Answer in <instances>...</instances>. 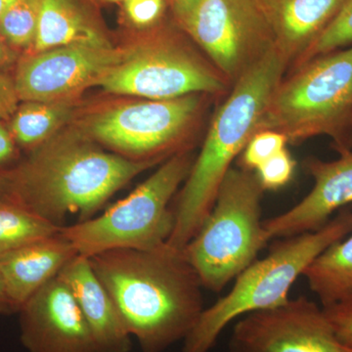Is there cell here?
Listing matches in <instances>:
<instances>
[{"mask_svg":"<svg viewBox=\"0 0 352 352\" xmlns=\"http://www.w3.org/2000/svg\"><path fill=\"white\" fill-rule=\"evenodd\" d=\"M19 309L14 305L12 300L7 292L6 283L0 273V315H10L18 314Z\"/></svg>","mask_w":352,"mask_h":352,"instance_id":"31","label":"cell"},{"mask_svg":"<svg viewBox=\"0 0 352 352\" xmlns=\"http://www.w3.org/2000/svg\"><path fill=\"white\" fill-rule=\"evenodd\" d=\"M231 352H352L340 342L323 307L300 296L245 315L234 326Z\"/></svg>","mask_w":352,"mask_h":352,"instance_id":"11","label":"cell"},{"mask_svg":"<svg viewBox=\"0 0 352 352\" xmlns=\"http://www.w3.org/2000/svg\"><path fill=\"white\" fill-rule=\"evenodd\" d=\"M179 25L231 87L276 48L254 0H201Z\"/></svg>","mask_w":352,"mask_h":352,"instance_id":"10","label":"cell"},{"mask_svg":"<svg viewBox=\"0 0 352 352\" xmlns=\"http://www.w3.org/2000/svg\"><path fill=\"white\" fill-rule=\"evenodd\" d=\"M17 58L15 48L7 43L3 36L0 34V68L11 66L15 63Z\"/></svg>","mask_w":352,"mask_h":352,"instance_id":"32","label":"cell"},{"mask_svg":"<svg viewBox=\"0 0 352 352\" xmlns=\"http://www.w3.org/2000/svg\"><path fill=\"white\" fill-rule=\"evenodd\" d=\"M57 227L39 217L15 197H0V256L59 232Z\"/></svg>","mask_w":352,"mask_h":352,"instance_id":"21","label":"cell"},{"mask_svg":"<svg viewBox=\"0 0 352 352\" xmlns=\"http://www.w3.org/2000/svg\"><path fill=\"white\" fill-rule=\"evenodd\" d=\"M296 162L288 150L278 153L254 171L265 190H277L288 184L295 173Z\"/></svg>","mask_w":352,"mask_h":352,"instance_id":"25","label":"cell"},{"mask_svg":"<svg viewBox=\"0 0 352 352\" xmlns=\"http://www.w3.org/2000/svg\"><path fill=\"white\" fill-rule=\"evenodd\" d=\"M88 258L142 352H164L184 340L205 309L203 285L183 250L166 243Z\"/></svg>","mask_w":352,"mask_h":352,"instance_id":"1","label":"cell"},{"mask_svg":"<svg viewBox=\"0 0 352 352\" xmlns=\"http://www.w3.org/2000/svg\"><path fill=\"white\" fill-rule=\"evenodd\" d=\"M157 162L134 161L104 151L87 136L50 139L13 171L10 195L54 226L69 215L94 217L132 178Z\"/></svg>","mask_w":352,"mask_h":352,"instance_id":"2","label":"cell"},{"mask_svg":"<svg viewBox=\"0 0 352 352\" xmlns=\"http://www.w3.org/2000/svg\"><path fill=\"white\" fill-rule=\"evenodd\" d=\"M201 0H168L178 25L193 12Z\"/></svg>","mask_w":352,"mask_h":352,"instance_id":"30","label":"cell"},{"mask_svg":"<svg viewBox=\"0 0 352 352\" xmlns=\"http://www.w3.org/2000/svg\"><path fill=\"white\" fill-rule=\"evenodd\" d=\"M195 160L189 152L164 161L124 200L97 217L60 228L80 256L92 258L113 250L150 251L168 242L175 227L170 204L188 177Z\"/></svg>","mask_w":352,"mask_h":352,"instance_id":"7","label":"cell"},{"mask_svg":"<svg viewBox=\"0 0 352 352\" xmlns=\"http://www.w3.org/2000/svg\"><path fill=\"white\" fill-rule=\"evenodd\" d=\"M15 1L16 0H0V18Z\"/></svg>","mask_w":352,"mask_h":352,"instance_id":"34","label":"cell"},{"mask_svg":"<svg viewBox=\"0 0 352 352\" xmlns=\"http://www.w3.org/2000/svg\"><path fill=\"white\" fill-rule=\"evenodd\" d=\"M68 45L112 47L83 0H43L32 53Z\"/></svg>","mask_w":352,"mask_h":352,"instance_id":"18","label":"cell"},{"mask_svg":"<svg viewBox=\"0 0 352 352\" xmlns=\"http://www.w3.org/2000/svg\"><path fill=\"white\" fill-rule=\"evenodd\" d=\"M207 94L168 100H145L95 113L85 124L87 136L134 161L164 163L185 148L206 107Z\"/></svg>","mask_w":352,"mask_h":352,"instance_id":"9","label":"cell"},{"mask_svg":"<svg viewBox=\"0 0 352 352\" xmlns=\"http://www.w3.org/2000/svg\"><path fill=\"white\" fill-rule=\"evenodd\" d=\"M107 1H112V2H120V1H122V2H126V0H107Z\"/></svg>","mask_w":352,"mask_h":352,"instance_id":"35","label":"cell"},{"mask_svg":"<svg viewBox=\"0 0 352 352\" xmlns=\"http://www.w3.org/2000/svg\"><path fill=\"white\" fill-rule=\"evenodd\" d=\"M166 0H126L124 11L129 21L139 28L153 27L163 17Z\"/></svg>","mask_w":352,"mask_h":352,"instance_id":"26","label":"cell"},{"mask_svg":"<svg viewBox=\"0 0 352 352\" xmlns=\"http://www.w3.org/2000/svg\"><path fill=\"white\" fill-rule=\"evenodd\" d=\"M287 69L288 65L275 48L233 85L217 109L180 192L175 227L166 244L182 251L200 230L231 164L256 133L259 120Z\"/></svg>","mask_w":352,"mask_h":352,"instance_id":"3","label":"cell"},{"mask_svg":"<svg viewBox=\"0 0 352 352\" xmlns=\"http://www.w3.org/2000/svg\"><path fill=\"white\" fill-rule=\"evenodd\" d=\"M259 120L256 133L284 134L296 145L332 139L336 152L352 139V45L319 55L285 74Z\"/></svg>","mask_w":352,"mask_h":352,"instance_id":"5","label":"cell"},{"mask_svg":"<svg viewBox=\"0 0 352 352\" xmlns=\"http://www.w3.org/2000/svg\"><path fill=\"white\" fill-rule=\"evenodd\" d=\"M322 307L340 342L352 346V295Z\"/></svg>","mask_w":352,"mask_h":352,"instance_id":"27","label":"cell"},{"mask_svg":"<svg viewBox=\"0 0 352 352\" xmlns=\"http://www.w3.org/2000/svg\"><path fill=\"white\" fill-rule=\"evenodd\" d=\"M124 50L68 45L32 53L16 71L20 101L65 102L97 82L115 66Z\"/></svg>","mask_w":352,"mask_h":352,"instance_id":"12","label":"cell"},{"mask_svg":"<svg viewBox=\"0 0 352 352\" xmlns=\"http://www.w3.org/2000/svg\"><path fill=\"white\" fill-rule=\"evenodd\" d=\"M339 159L325 162L310 157L303 168L314 180V188L295 207L263 220L270 240L283 239L320 229L333 212L352 203V150L337 151Z\"/></svg>","mask_w":352,"mask_h":352,"instance_id":"14","label":"cell"},{"mask_svg":"<svg viewBox=\"0 0 352 352\" xmlns=\"http://www.w3.org/2000/svg\"><path fill=\"white\" fill-rule=\"evenodd\" d=\"M254 1L270 25L275 47L288 65L289 71L330 27L346 0Z\"/></svg>","mask_w":352,"mask_h":352,"instance_id":"15","label":"cell"},{"mask_svg":"<svg viewBox=\"0 0 352 352\" xmlns=\"http://www.w3.org/2000/svg\"><path fill=\"white\" fill-rule=\"evenodd\" d=\"M288 139L279 132L264 131L254 134L240 155L239 166L250 171H256L261 164L278 153L286 149Z\"/></svg>","mask_w":352,"mask_h":352,"instance_id":"24","label":"cell"},{"mask_svg":"<svg viewBox=\"0 0 352 352\" xmlns=\"http://www.w3.org/2000/svg\"><path fill=\"white\" fill-rule=\"evenodd\" d=\"M263 192L254 171L231 168L227 173L212 212L183 249L204 288L221 292L270 242L261 219Z\"/></svg>","mask_w":352,"mask_h":352,"instance_id":"6","label":"cell"},{"mask_svg":"<svg viewBox=\"0 0 352 352\" xmlns=\"http://www.w3.org/2000/svg\"><path fill=\"white\" fill-rule=\"evenodd\" d=\"M78 254L59 230L0 256V273L9 296L19 311Z\"/></svg>","mask_w":352,"mask_h":352,"instance_id":"17","label":"cell"},{"mask_svg":"<svg viewBox=\"0 0 352 352\" xmlns=\"http://www.w3.org/2000/svg\"><path fill=\"white\" fill-rule=\"evenodd\" d=\"M68 102L25 101L12 116L11 134L21 146L38 148L47 142L71 117Z\"/></svg>","mask_w":352,"mask_h":352,"instance_id":"20","label":"cell"},{"mask_svg":"<svg viewBox=\"0 0 352 352\" xmlns=\"http://www.w3.org/2000/svg\"><path fill=\"white\" fill-rule=\"evenodd\" d=\"M352 45V0H346L342 10L337 16L330 27L322 34L317 43L308 50L305 55L293 67L289 69L296 68L312 58L332 52V51L342 50ZM288 72V71H287Z\"/></svg>","mask_w":352,"mask_h":352,"instance_id":"23","label":"cell"},{"mask_svg":"<svg viewBox=\"0 0 352 352\" xmlns=\"http://www.w3.org/2000/svg\"><path fill=\"white\" fill-rule=\"evenodd\" d=\"M349 149L352 150V139H351V147H349Z\"/></svg>","mask_w":352,"mask_h":352,"instance_id":"36","label":"cell"},{"mask_svg":"<svg viewBox=\"0 0 352 352\" xmlns=\"http://www.w3.org/2000/svg\"><path fill=\"white\" fill-rule=\"evenodd\" d=\"M352 232V210H346L320 229L283 238L270 254L236 278L233 288L205 308L185 338L182 352H210L224 329L241 316L281 307L289 289L315 258Z\"/></svg>","mask_w":352,"mask_h":352,"instance_id":"4","label":"cell"},{"mask_svg":"<svg viewBox=\"0 0 352 352\" xmlns=\"http://www.w3.org/2000/svg\"><path fill=\"white\" fill-rule=\"evenodd\" d=\"M58 277L73 294L98 351H131V336L110 294L95 274L89 258L78 254Z\"/></svg>","mask_w":352,"mask_h":352,"instance_id":"16","label":"cell"},{"mask_svg":"<svg viewBox=\"0 0 352 352\" xmlns=\"http://www.w3.org/2000/svg\"><path fill=\"white\" fill-rule=\"evenodd\" d=\"M13 171L0 170V197L8 195L12 187Z\"/></svg>","mask_w":352,"mask_h":352,"instance_id":"33","label":"cell"},{"mask_svg":"<svg viewBox=\"0 0 352 352\" xmlns=\"http://www.w3.org/2000/svg\"><path fill=\"white\" fill-rule=\"evenodd\" d=\"M111 94L148 100H168L190 94L220 98L230 83L206 55L190 47L177 34L156 29L127 50L97 82Z\"/></svg>","mask_w":352,"mask_h":352,"instance_id":"8","label":"cell"},{"mask_svg":"<svg viewBox=\"0 0 352 352\" xmlns=\"http://www.w3.org/2000/svg\"><path fill=\"white\" fill-rule=\"evenodd\" d=\"M15 157V140L11 132L0 122V170Z\"/></svg>","mask_w":352,"mask_h":352,"instance_id":"29","label":"cell"},{"mask_svg":"<svg viewBox=\"0 0 352 352\" xmlns=\"http://www.w3.org/2000/svg\"><path fill=\"white\" fill-rule=\"evenodd\" d=\"M19 101L14 80L0 73V119L12 117Z\"/></svg>","mask_w":352,"mask_h":352,"instance_id":"28","label":"cell"},{"mask_svg":"<svg viewBox=\"0 0 352 352\" xmlns=\"http://www.w3.org/2000/svg\"><path fill=\"white\" fill-rule=\"evenodd\" d=\"M20 340L28 352H99L82 310L55 278L21 307Z\"/></svg>","mask_w":352,"mask_h":352,"instance_id":"13","label":"cell"},{"mask_svg":"<svg viewBox=\"0 0 352 352\" xmlns=\"http://www.w3.org/2000/svg\"><path fill=\"white\" fill-rule=\"evenodd\" d=\"M303 276L322 307L352 295V232L319 254Z\"/></svg>","mask_w":352,"mask_h":352,"instance_id":"19","label":"cell"},{"mask_svg":"<svg viewBox=\"0 0 352 352\" xmlns=\"http://www.w3.org/2000/svg\"><path fill=\"white\" fill-rule=\"evenodd\" d=\"M43 0H16L0 18V34L14 48H32Z\"/></svg>","mask_w":352,"mask_h":352,"instance_id":"22","label":"cell"}]
</instances>
